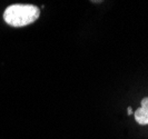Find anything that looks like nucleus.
I'll return each instance as SVG.
<instances>
[{
	"instance_id": "obj_2",
	"label": "nucleus",
	"mask_w": 148,
	"mask_h": 139,
	"mask_svg": "<svg viewBox=\"0 0 148 139\" xmlns=\"http://www.w3.org/2000/svg\"><path fill=\"white\" fill-rule=\"evenodd\" d=\"M135 121L140 126L148 125V97H144L140 101V107L134 112Z\"/></svg>"
},
{
	"instance_id": "obj_1",
	"label": "nucleus",
	"mask_w": 148,
	"mask_h": 139,
	"mask_svg": "<svg viewBox=\"0 0 148 139\" xmlns=\"http://www.w3.org/2000/svg\"><path fill=\"white\" fill-rule=\"evenodd\" d=\"M40 16V8L35 5L15 3L6 8L3 19L11 27L19 28L35 22Z\"/></svg>"
},
{
	"instance_id": "obj_3",
	"label": "nucleus",
	"mask_w": 148,
	"mask_h": 139,
	"mask_svg": "<svg viewBox=\"0 0 148 139\" xmlns=\"http://www.w3.org/2000/svg\"><path fill=\"white\" fill-rule=\"evenodd\" d=\"M127 114H128V115H132V114H133V109H132V107H128V108H127Z\"/></svg>"
}]
</instances>
